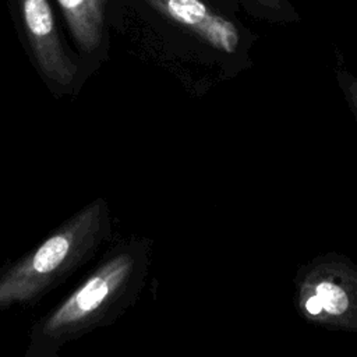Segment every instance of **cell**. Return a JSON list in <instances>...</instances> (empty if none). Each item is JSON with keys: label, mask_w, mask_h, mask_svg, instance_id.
<instances>
[{"label": "cell", "mask_w": 357, "mask_h": 357, "mask_svg": "<svg viewBox=\"0 0 357 357\" xmlns=\"http://www.w3.org/2000/svg\"><path fill=\"white\" fill-rule=\"evenodd\" d=\"M29 57L40 79L56 98H74L86 74L66 49L49 0H18Z\"/></svg>", "instance_id": "obj_3"}, {"label": "cell", "mask_w": 357, "mask_h": 357, "mask_svg": "<svg viewBox=\"0 0 357 357\" xmlns=\"http://www.w3.org/2000/svg\"><path fill=\"white\" fill-rule=\"evenodd\" d=\"M151 8L178 24L211 50L234 57L245 53L248 33L202 0H145Z\"/></svg>", "instance_id": "obj_4"}, {"label": "cell", "mask_w": 357, "mask_h": 357, "mask_svg": "<svg viewBox=\"0 0 357 357\" xmlns=\"http://www.w3.org/2000/svg\"><path fill=\"white\" fill-rule=\"evenodd\" d=\"M247 11L269 22H293L300 17L290 0H243Z\"/></svg>", "instance_id": "obj_7"}, {"label": "cell", "mask_w": 357, "mask_h": 357, "mask_svg": "<svg viewBox=\"0 0 357 357\" xmlns=\"http://www.w3.org/2000/svg\"><path fill=\"white\" fill-rule=\"evenodd\" d=\"M152 250L153 241L145 236L110 247L71 293L32 324L24 357H56L68 343L113 325L139 298Z\"/></svg>", "instance_id": "obj_1"}, {"label": "cell", "mask_w": 357, "mask_h": 357, "mask_svg": "<svg viewBox=\"0 0 357 357\" xmlns=\"http://www.w3.org/2000/svg\"><path fill=\"white\" fill-rule=\"evenodd\" d=\"M110 234L109 202L93 198L36 247L0 268V311L40 301L88 264Z\"/></svg>", "instance_id": "obj_2"}, {"label": "cell", "mask_w": 357, "mask_h": 357, "mask_svg": "<svg viewBox=\"0 0 357 357\" xmlns=\"http://www.w3.org/2000/svg\"><path fill=\"white\" fill-rule=\"evenodd\" d=\"M349 308L347 291L332 280H321L304 298V310L312 317H337Z\"/></svg>", "instance_id": "obj_6"}, {"label": "cell", "mask_w": 357, "mask_h": 357, "mask_svg": "<svg viewBox=\"0 0 357 357\" xmlns=\"http://www.w3.org/2000/svg\"><path fill=\"white\" fill-rule=\"evenodd\" d=\"M82 56L93 59L106 42L107 0H57Z\"/></svg>", "instance_id": "obj_5"}]
</instances>
